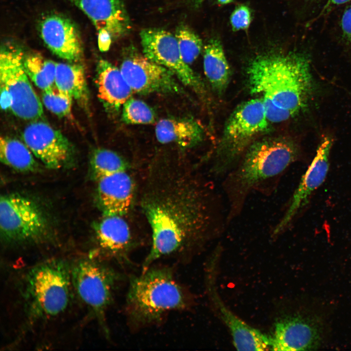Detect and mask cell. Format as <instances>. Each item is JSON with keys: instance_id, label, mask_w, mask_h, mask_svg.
<instances>
[{"instance_id": "6da1fadb", "label": "cell", "mask_w": 351, "mask_h": 351, "mask_svg": "<svg viewBox=\"0 0 351 351\" xmlns=\"http://www.w3.org/2000/svg\"><path fill=\"white\" fill-rule=\"evenodd\" d=\"M141 207L152 232L141 272L161 258L193 254L216 231L213 192L184 168H151Z\"/></svg>"}, {"instance_id": "7a4b0ae2", "label": "cell", "mask_w": 351, "mask_h": 351, "mask_svg": "<svg viewBox=\"0 0 351 351\" xmlns=\"http://www.w3.org/2000/svg\"><path fill=\"white\" fill-rule=\"evenodd\" d=\"M247 73L251 92L263 102L270 122L286 121L304 110L313 92L310 60L296 52L257 56Z\"/></svg>"}, {"instance_id": "3957f363", "label": "cell", "mask_w": 351, "mask_h": 351, "mask_svg": "<svg viewBox=\"0 0 351 351\" xmlns=\"http://www.w3.org/2000/svg\"><path fill=\"white\" fill-rule=\"evenodd\" d=\"M191 304V296L170 267L152 265L130 277L125 312L133 330L159 323L169 312L186 310Z\"/></svg>"}, {"instance_id": "277c9868", "label": "cell", "mask_w": 351, "mask_h": 351, "mask_svg": "<svg viewBox=\"0 0 351 351\" xmlns=\"http://www.w3.org/2000/svg\"><path fill=\"white\" fill-rule=\"evenodd\" d=\"M236 168L227 176L225 188L231 208L236 213L257 185L283 172L300 155V148L289 138L263 139L251 144Z\"/></svg>"}, {"instance_id": "5b68a950", "label": "cell", "mask_w": 351, "mask_h": 351, "mask_svg": "<svg viewBox=\"0 0 351 351\" xmlns=\"http://www.w3.org/2000/svg\"><path fill=\"white\" fill-rule=\"evenodd\" d=\"M71 267L61 259L40 262L25 273L21 291L28 317L34 321L62 313L70 301Z\"/></svg>"}, {"instance_id": "8992f818", "label": "cell", "mask_w": 351, "mask_h": 351, "mask_svg": "<svg viewBox=\"0 0 351 351\" xmlns=\"http://www.w3.org/2000/svg\"><path fill=\"white\" fill-rule=\"evenodd\" d=\"M270 123L260 98L239 105L226 123L217 159L212 168L214 174L221 176L228 173L252 141L269 129Z\"/></svg>"}, {"instance_id": "52a82bcc", "label": "cell", "mask_w": 351, "mask_h": 351, "mask_svg": "<svg viewBox=\"0 0 351 351\" xmlns=\"http://www.w3.org/2000/svg\"><path fill=\"white\" fill-rule=\"evenodd\" d=\"M25 54L19 45L2 43L0 53V97L11 100L10 111L17 117L36 120L43 116L42 103L24 67Z\"/></svg>"}, {"instance_id": "ba28073f", "label": "cell", "mask_w": 351, "mask_h": 351, "mask_svg": "<svg viewBox=\"0 0 351 351\" xmlns=\"http://www.w3.org/2000/svg\"><path fill=\"white\" fill-rule=\"evenodd\" d=\"M71 274L72 286L78 295L97 318L108 336L106 314L122 275L104 261L94 258L76 261L71 267Z\"/></svg>"}, {"instance_id": "9c48e42d", "label": "cell", "mask_w": 351, "mask_h": 351, "mask_svg": "<svg viewBox=\"0 0 351 351\" xmlns=\"http://www.w3.org/2000/svg\"><path fill=\"white\" fill-rule=\"evenodd\" d=\"M0 229L1 238L7 243L36 242L46 238L49 223L41 208L33 200L11 193L0 196Z\"/></svg>"}, {"instance_id": "30bf717a", "label": "cell", "mask_w": 351, "mask_h": 351, "mask_svg": "<svg viewBox=\"0 0 351 351\" xmlns=\"http://www.w3.org/2000/svg\"><path fill=\"white\" fill-rule=\"evenodd\" d=\"M143 54L171 71L184 85L198 94L205 91L197 74L181 56L175 36L161 28H145L140 32Z\"/></svg>"}, {"instance_id": "8fae6325", "label": "cell", "mask_w": 351, "mask_h": 351, "mask_svg": "<svg viewBox=\"0 0 351 351\" xmlns=\"http://www.w3.org/2000/svg\"><path fill=\"white\" fill-rule=\"evenodd\" d=\"M126 51L120 70L134 93L148 95L182 92L171 71L150 60L133 46Z\"/></svg>"}, {"instance_id": "7c38bea8", "label": "cell", "mask_w": 351, "mask_h": 351, "mask_svg": "<svg viewBox=\"0 0 351 351\" xmlns=\"http://www.w3.org/2000/svg\"><path fill=\"white\" fill-rule=\"evenodd\" d=\"M217 254H213L208 261L205 273L207 293L213 308L230 332L234 346L237 350H269V336L251 327L236 315L219 296L216 286Z\"/></svg>"}, {"instance_id": "4fadbf2b", "label": "cell", "mask_w": 351, "mask_h": 351, "mask_svg": "<svg viewBox=\"0 0 351 351\" xmlns=\"http://www.w3.org/2000/svg\"><path fill=\"white\" fill-rule=\"evenodd\" d=\"M24 142L36 157L50 169H59L73 162V146L60 131L39 119L30 122L22 134Z\"/></svg>"}, {"instance_id": "5bb4252c", "label": "cell", "mask_w": 351, "mask_h": 351, "mask_svg": "<svg viewBox=\"0 0 351 351\" xmlns=\"http://www.w3.org/2000/svg\"><path fill=\"white\" fill-rule=\"evenodd\" d=\"M322 327L312 316H291L278 320L272 335L269 350L305 351L317 347L321 340Z\"/></svg>"}, {"instance_id": "9a60e30c", "label": "cell", "mask_w": 351, "mask_h": 351, "mask_svg": "<svg viewBox=\"0 0 351 351\" xmlns=\"http://www.w3.org/2000/svg\"><path fill=\"white\" fill-rule=\"evenodd\" d=\"M332 145L331 137L325 136L319 145L316 155L294 192L289 206L276 225L273 235L281 234L297 214L309 202L312 193L324 182L329 169V155Z\"/></svg>"}, {"instance_id": "2e32d148", "label": "cell", "mask_w": 351, "mask_h": 351, "mask_svg": "<svg viewBox=\"0 0 351 351\" xmlns=\"http://www.w3.org/2000/svg\"><path fill=\"white\" fill-rule=\"evenodd\" d=\"M39 29L44 43L58 57L71 63L81 59L83 49L80 35L69 19L57 14L48 15L40 21Z\"/></svg>"}, {"instance_id": "e0dca14e", "label": "cell", "mask_w": 351, "mask_h": 351, "mask_svg": "<svg viewBox=\"0 0 351 351\" xmlns=\"http://www.w3.org/2000/svg\"><path fill=\"white\" fill-rule=\"evenodd\" d=\"M94 229L98 244L104 255L121 265L131 263L130 255L137 242L122 215H103L95 223Z\"/></svg>"}, {"instance_id": "ac0fdd59", "label": "cell", "mask_w": 351, "mask_h": 351, "mask_svg": "<svg viewBox=\"0 0 351 351\" xmlns=\"http://www.w3.org/2000/svg\"><path fill=\"white\" fill-rule=\"evenodd\" d=\"M91 20L98 32L108 31L113 40L128 34L130 18L123 0H68Z\"/></svg>"}, {"instance_id": "d6986e66", "label": "cell", "mask_w": 351, "mask_h": 351, "mask_svg": "<svg viewBox=\"0 0 351 351\" xmlns=\"http://www.w3.org/2000/svg\"><path fill=\"white\" fill-rule=\"evenodd\" d=\"M97 199L103 215L123 216L133 203L135 186L127 171L117 172L98 181Z\"/></svg>"}, {"instance_id": "ffe728a7", "label": "cell", "mask_w": 351, "mask_h": 351, "mask_svg": "<svg viewBox=\"0 0 351 351\" xmlns=\"http://www.w3.org/2000/svg\"><path fill=\"white\" fill-rule=\"evenodd\" d=\"M96 72L95 82L98 99L106 112L117 114L133 91L120 69L108 61L99 59Z\"/></svg>"}, {"instance_id": "44dd1931", "label": "cell", "mask_w": 351, "mask_h": 351, "mask_svg": "<svg viewBox=\"0 0 351 351\" xmlns=\"http://www.w3.org/2000/svg\"><path fill=\"white\" fill-rule=\"evenodd\" d=\"M157 140L162 144L175 143L184 148L198 144L203 138V130L199 124L191 118H165L155 127Z\"/></svg>"}, {"instance_id": "7402d4cb", "label": "cell", "mask_w": 351, "mask_h": 351, "mask_svg": "<svg viewBox=\"0 0 351 351\" xmlns=\"http://www.w3.org/2000/svg\"><path fill=\"white\" fill-rule=\"evenodd\" d=\"M55 85L82 107L89 101L84 67L79 63H57Z\"/></svg>"}, {"instance_id": "603a6c76", "label": "cell", "mask_w": 351, "mask_h": 351, "mask_svg": "<svg viewBox=\"0 0 351 351\" xmlns=\"http://www.w3.org/2000/svg\"><path fill=\"white\" fill-rule=\"evenodd\" d=\"M203 68L213 88L221 94L229 81L230 70L220 41L212 39L204 47Z\"/></svg>"}, {"instance_id": "cb8c5ba5", "label": "cell", "mask_w": 351, "mask_h": 351, "mask_svg": "<svg viewBox=\"0 0 351 351\" xmlns=\"http://www.w3.org/2000/svg\"><path fill=\"white\" fill-rule=\"evenodd\" d=\"M34 154L21 141L9 136L0 139V160L7 166L20 172H35L39 164Z\"/></svg>"}, {"instance_id": "d4e9b609", "label": "cell", "mask_w": 351, "mask_h": 351, "mask_svg": "<svg viewBox=\"0 0 351 351\" xmlns=\"http://www.w3.org/2000/svg\"><path fill=\"white\" fill-rule=\"evenodd\" d=\"M56 63L36 53L25 54L23 61L29 78L42 91L55 85Z\"/></svg>"}, {"instance_id": "484cf974", "label": "cell", "mask_w": 351, "mask_h": 351, "mask_svg": "<svg viewBox=\"0 0 351 351\" xmlns=\"http://www.w3.org/2000/svg\"><path fill=\"white\" fill-rule=\"evenodd\" d=\"M127 161L117 153L105 148H97L90 157L89 173L94 180L122 171H127Z\"/></svg>"}, {"instance_id": "4316f807", "label": "cell", "mask_w": 351, "mask_h": 351, "mask_svg": "<svg viewBox=\"0 0 351 351\" xmlns=\"http://www.w3.org/2000/svg\"><path fill=\"white\" fill-rule=\"evenodd\" d=\"M175 37L184 61L190 65L199 55L202 42L199 36L186 25L181 24L176 28Z\"/></svg>"}, {"instance_id": "83f0119b", "label": "cell", "mask_w": 351, "mask_h": 351, "mask_svg": "<svg viewBox=\"0 0 351 351\" xmlns=\"http://www.w3.org/2000/svg\"><path fill=\"white\" fill-rule=\"evenodd\" d=\"M121 118L127 124H150L155 122L156 117L147 103L131 97L122 106Z\"/></svg>"}, {"instance_id": "f1b7e54d", "label": "cell", "mask_w": 351, "mask_h": 351, "mask_svg": "<svg viewBox=\"0 0 351 351\" xmlns=\"http://www.w3.org/2000/svg\"><path fill=\"white\" fill-rule=\"evenodd\" d=\"M41 99L44 106L58 117H64L70 115L73 100L56 85L42 91Z\"/></svg>"}, {"instance_id": "f546056e", "label": "cell", "mask_w": 351, "mask_h": 351, "mask_svg": "<svg viewBox=\"0 0 351 351\" xmlns=\"http://www.w3.org/2000/svg\"><path fill=\"white\" fill-rule=\"evenodd\" d=\"M252 20L251 12L246 5H241L237 7L231 14V24L234 31L247 29Z\"/></svg>"}, {"instance_id": "4dcf8cb0", "label": "cell", "mask_w": 351, "mask_h": 351, "mask_svg": "<svg viewBox=\"0 0 351 351\" xmlns=\"http://www.w3.org/2000/svg\"><path fill=\"white\" fill-rule=\"evenodd\" d=\"M340 28L342 39L351 50V2L346 7L341 16Z\"/></svg>"}, {"instance_id": "1f68e13d", "label": "cell", "mask_w": 351, "mask_h": 351, "mask_svg": "<svg viewBox=\"0 0 351 351\" xmlns=\"http://www.w3.org/2000/svg\"><path fill=\"white\" fill-rule=\"evenodd\" d=\"M351 1V0H327L319 14L309 23L311 24L319 19L325 17L337 6Z\"/></svg>"}, {"instance_id": "d6a6232c", "label": "cell", "mask_w": 351, "mask_h": 351, "mask_svg": "<svg viewBox=\"0 0 351 351\" xmlns=\"http://www.w3.org/2000/svg\"><path fill=\"white\" fill-rule=\"evenodd\" d=\"M112 40L111 34L106 30L102 29L98 31V46L101 52L108 51Z\"/></svg>"}, {"instance_id": "836d02e7", "label": "cell", "mask_w": 351, "mask_h": 351, "mask_svg": "<svg viewBox=\"0 0 351 351\" xmlns=\"http://www.w3.org/2000/svg\"><path fill=\"white\" fill-rule=\"evenodd\" d=\"M204 0H192L194 5L196 7H199Z\"/></svg>"}, {"instance_id": "e575fe53", "label": "cell", "mask_w": 351, "mask_h": 351, "mask_svg": "<svg viewBox=\"0 0 351 351\" xmlns=\"http://www.w3.org/2000/svg\"><path fill=\"white\" fill-rule=\"evenodd\" d=\"M218 2L221 4H226L232 2L234 0H217Z\"/></svg>"}]
</instances>
